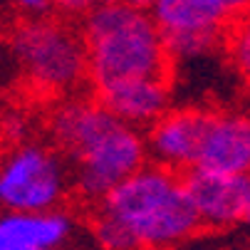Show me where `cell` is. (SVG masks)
Wrapping results in <instances>:
<instances>
[{"instance_id":"obj_1","label":"cell","mask_w":250,"mask_h":250,"mask_svg":"<svg viewBox=\"0 0 250 250\" xmlns=\"http://www.w3.org/2000/svg\"><path fill=\"white\" fill-rule=\"evenodd\" d=\"M203 228L184 176L141 166L99 201L94 238L104 250H164Z\"/></svg>"},{"instance_id":"obj_2","label":"cell","mask_w":250,"mask_h":250,"mask_svg":"<svg viewBox=\"0 0 250 250\" xmlns=\"http://www.w3.org/2000/svg\"><path fill=\"white\" fill-rule=\"evenodd\" d=\"M94 89L131 77H168L171 57L151 13L129 3L94 5L82 22Z\"/></svg>"},{"instance_id":"obj_3","label":"cell","mask_w":250,"mask_h":250,"mask_svg":"<svg viewBox=\"0 0 250 250\" xmlns=\"http://www.w3.org/2000/svg\"><path fill=\"white\" fill-rule=\"evenodd\" d=\"M13 52L25 75L42 89L64 92L87 77L82 32L47 15L30 18L13 32Z\"/></svg>"},{"instance_id":"obj_4","label":"cell","mask_w":250,"mask_h":250,"mask_svg":"<svg viewBox=\"0 0 250 250\" xmlns=\"http://www.w3.org/2000/svg\"><path fill=\"white\" fill-rule=\"evenodd\" d=\"M67 186L62 159L40 144L20 146L0 161V208L5 210H55Z\"/></svg>"},{"instance_id":"obj_5","label":"cell","mask_w":250,"mask_h":250,"mask_svg":"<svg viewBox=\"0 0 250 250\" xmlns=\"http://www.w3.org/2000/svg\"><path fill=\"white\" fill-rule=\"evenodd\" d=\"M171 60H191L226 45L230 15L218 0H154L149 8Z\"/></svg>"},{"instance_id":"obj_6","label":"cell","mask_w":250,"mask_h":250,"mask_svg":"<svg viewBox=\"0 0 250 250\" xmlns=\"http://www.w3.org/2000/svg\"><path fill=\"white\" fill-rule=\"evenodd\" d=\"M146 139L126 122H117L75 159V186L87 201H102L126 176L146 164Z\"/></svg>"},{"instance_id":"obj_7","label":"cell","mask_w":250,"mask_h":250,"mask_svg":"<svg viewBox=\"0 0 250 250\" xmlns=\"http://www.w3.org/2000/svg\"><path fill=\"white\" fill-rule=\"evenodd\" d=\"M210 114L213 112L206 109L164 112L146 134V154L151 156V161L176 173L196 166Z\"/></svg>"},{"instance_id":"obj_8","label":"cell","mask_w":250,"mask_h":250,"mask_svg":"<svg viewBox=\"0 0 250 250\" xmlns=\"http://www.w3.org/2000/svg\"><path fill=\"white\" fill-rule=\"evenodd\" d=\"M181 176L206 228H228L243 221L245 176H230L201 166H191Z\"/></svg>"},{"instance_id":"obj_9","label":"cell","mask_w":250,"mask_h":250,"mask_svg":"<svg viewBox=\"0 0 250 250\" xmlns=\"http://www.w3.org/2000/svg\"><path fill=\"white\" fill-rule=\"evenodd\" d=\"M97 99L114 117L131 126H151L168 112V77H131L94 89Z\"/></svg>"},{"instance_id":"obj_10","label":"cell","mask_w":250,"mask_h":250,"mask_svg":"<svg viewBox=\"0 0 250 250\" xmlns=\"http://www.w3.org/2000/svg\"><path fill=\"white\" fill-rule=\"evenodd\" d=\"M196 166L230 176L250 173V117L210 114Z\"/></svg>"},{"instance_id":"obj_11","label":"cell","mask_w":250,"mask_h":250,"mask_svg":"<svg viewBox=\"0 0 250 250\" xmlns=\"http://www.w3.org/2000/svg\"><path fill=\"white\" fill-rule=\"evenodd\" d=\"M75 223L69 216L55 210H5L0 216V250L18 248H60Z\"/></svg>"},{"instance_id":"obj_12","label":"cell","mask_w":250,"mask_h":250,"mask_svg":"<svg viewBox=\"0 0 250 250\" xmlns=\"http://www.w3.org/2000/svg\"><path fill=\"white\" fill-rule=\"evenodd\" d=\"M117 122L119 117H114L99 99L94 102L75 99L57 106L50 126H52V136L57 141V146H62V151L69 159H77L94 139H99Z\"/></svg>"},{"instance_id":"obj_13","label":"cell","mask_w":250,"mask_h":250,"mask_svg":"<svg viewBox=\"0 0 250 250\" xmlns=\"http://www.w3.org/2000/svg\"><path fill=\"white\" fill-rule=\"evenodd\" d=\"M226 47H228L233 67L250 82V13L230 20L228 35H226Z\"/></svg>"},{"instance_id":"obj_14","label":"cell","mask_w":250,"mask_h":250,"mask_svg":"<svg viewBox=\"0 0 250 250\" xmlns=\"http://www.w3.org/2000/svg\"><path fill=\"white\" fill-rule=\"evenodd\" d=\"M94 5H97V0H52V10L67 18H84Z\"/></svg>"},{"instance_id":"obj_15","label":"cell","mask_w":250,"mask_h":250,"mask_svg":"<svg viewBox=\"0 0 250 250\" xmlns=\"http://www.w3.org/2000/svg\"><path fill=\"white\" fill-rule=\"evenodd\" d=\"M15 5L30 18H45L52 10V0H15Z\"/></svg>"},{"instance_id":"obj_16","label":"cell","mask_w":250,"mask_h":250,"mask_svg":"<svg viewBox=\"0 0 250 250\" xmlns=\"http://www.w3.org/2000/svg\"><path fill=\"white\" fill-rule=\"evenodd\" d=\"M218 3L223 5V10L233 18H240L245 13H250V0H218Z\"/></svg>"},{"instance_id":"obj_17","label":"cell","mask_w":250,"mask_h":250,"mask_svg":"<svg viewBox=\"0 0 250 250\" xmlns=\"http://www.w3.org/2000/svg\"><path fill=\"white\" fill-rule=\"evenodd\" d=\"M245 226H250V173L245 176V203H243V221Z\"/></svg>"},{"instance_id":"obj_18","label":"cell","mask_w":250,"mask_h":250,"mask_svg":"<svg viewBox=\"0 0 250 250\" xmlns=\"http://www.w3.org/2000/svg\"><path fill=\"white\" fill-rule=\"evenodd\" d=\"M124 3H129V5H134V8H144V10H149L154 0H124Z\"/></svg>"},{"instance_id":"obj_19","label":"cell","mask_w":250,"mask_h":250,"mask_svg":"<svg viewBox=\"0 0 250 250\" xmlns=\"http://www.w3.org/2000/svg\"><path fill=\"white\" fill-rule=\"evenodd\" d=\"M112 3H122V0H97V5H112Z\"/></svg>"},{"instance_id":"obj_20","label":"cell","mask_w":250,"mask_h":250,"mask_svg":"<svg viewBox=\"0 0 250 250\" xmlns=\"http://www.w3.org/2000/svg\"><path fill=\"white\" fill-rule=\"evenodd\" d=\"M18 250H42V248H18Z\"/></svg>"}]
</instances>
